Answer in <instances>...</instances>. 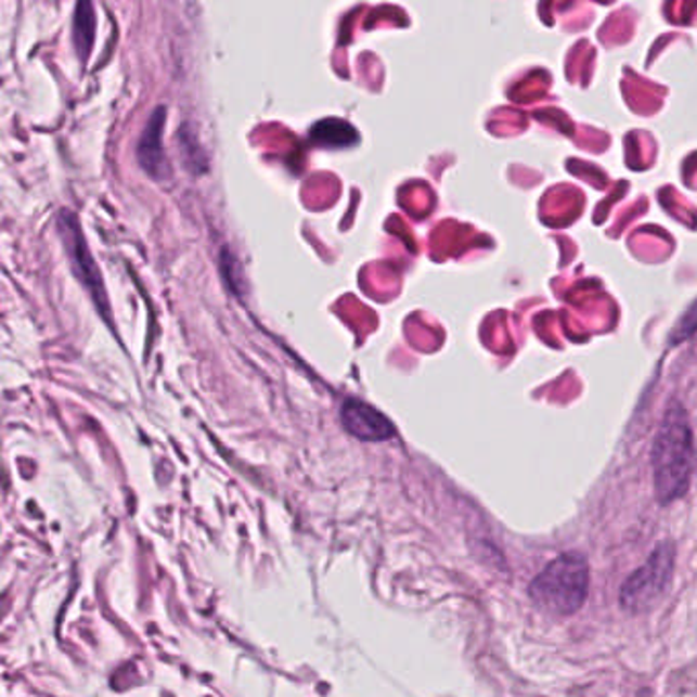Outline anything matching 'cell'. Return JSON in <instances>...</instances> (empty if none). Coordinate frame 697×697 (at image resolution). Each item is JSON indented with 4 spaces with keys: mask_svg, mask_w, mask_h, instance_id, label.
Segmentation results:
<instances>
[{
    "mask_svg": "<svg viewBox=\"0 0 697 697\" xmlns=\"http://www.w3.org/2000/svg\"><path fill=\"white\" fill-rule=\"evenodd\" d=\"M655 493L662 505L681 500L694 470V434L683 405L673 401L662 417L650 452Z\"/></svg>",
    "mask_w": 697,
    "mask_h": 697,
    "instance_id": "obj_1",
    "label": "cell"
},
{
    "mask_svg": "<svg viewBox=\"0 0 697 697\" xmlns=\"http://www.w3.org/2000/svg\"><path fill=\"white\" fill-rule=\"evenodd\" d=\"M311 140L327 147H346L358 142V133L348 121L323 119L311 129Z\"/></svg>",
    "mask_w": 697,
    "mask_h": 697,
    "instance_id": "obj_7",
    "label": "cell"
},
{
    "mask_svg": "<svg viewBox=\"0 0 697 697\" xmlns=\"http://www.w3.org/2000/svg\"><path fill=\"white\" fill-rule=\"evenodd\" d=\"M94 29H96V18H94V11L89 2H82L76 7V15H74V43L80 60H87L92 50V41H94Z\"/></svg>",
    "mask_w": 697,
    "mask_h": 697,
    "instance_id": "obj_8",
    "label": "cell"
},
{
    "mask_svg": "<svg viewBox=\"0 0 697 697\" xmlns=\"http://www.w3.org/2000/svg\"><path fill=\"white\" fill-rule=\"evenodd\" d=\"M588 591L590 565L585 556L579 553H567L555 558L546 569L538 572L528 588L538 608L556 616H572L583 608Z\"/></svg>",
    "mask_w": 697,
    "mask_h": 697,
    "instance_id": "obj_2",
    "label": "cell"
},
{
    "mask_svg": "<svg viewBox=\"0 0 697 697\" xmlns=\"http://www.w3.org/2000/svg\"><path fill=\"white\" fill-rule=\"evenodd\" d=\"M675 567V548L671 542H661L641 569L632 572L620 590V606L630 614L653 608L669 588Z\"/></svg>",
    "mask_w": 697,
    "mask_h": 697,
    "instance_id": "obj_3",
    "label": "cell"
},
{
    "mask_svg": "<svg viewBox=\"0 0 697 697\" xmlns=\"http://www.w3.org/2000/svg\"><path fill=\"white\" fill-rule=\"evenodd\" d=\"M57 233L64 240V248L70 256L72 269L76 272L78 281L89 291L90 297L94 299V304L103 309V313H107L108 305L107 297H105L107 293H105V286H103L101 272L96 269V264H94V260L90 256L87 240L80 232V225H78L76 217L70 211H62L57 217Z\"/></svg>",
    "mask_w": 697,
    "mask_h": 697,
    "instance_id": "obj_4",
    "label": "cell"
},
{
    "mask_svg": "<svg viewBox=\"0 0 697 697\" xmlns=\"http://www.w3.org/2000/svg\"><path fill=\"white\" fill-rule=\"evenodd\" d=\"M164 126H166V108L158 107L152 113L138 143V158L143 170L158 180L164 179V172H166V156L162 150Z\"/></svg>",
    "mask_w": 697,
    "mask_h": 697,
    "instance_id": "obj_6",
    "label": "cell"
},
{
    "mask_svg": "<svg viewBox=\"0 0 697 697\" xmlns=\"http://www.w3.org/2000/svg\"><path fill=\"white\" fill-rule=\"evenodd\" d=\"M340 420L344 429L362 442H383L393 438V424L360 399H346L341 403Z\"/></svg>",
    "mask_w": 697,
    "mask_h": 697,
    "instance_id": "obj_5",
    "label": "cell"
}]
</instances>
